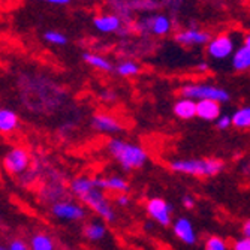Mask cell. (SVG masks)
I'll use <instances>...</instances> for the list:
<instances>
[{
    "mask_svg": "<svg viewBox=\"0 0 250 250\" xmlns=\"http://www.w3.org/2000/svg\"><path fill=\"white\" fill-rule=\"evenodd\" d=\"M108 151L126 171L143 168L146 162L148 161V154L141 146L127 143L120 138L109 140Z\"/></svg>",
    "mask_w": 250,
    "mask_h": 250,
    "instance_id": "obj_1",
    "label": "cell"
},
{
    "mask_svg": "<svg viewBox=\"0 0 250 250\" xmlns=\"http://www.w3.org/2000/svg\"><path fill=\"white\" fill-rule=\"evenodd\" d=\"M169 168L174 172L188 174L193 177H214L220 174L225 168V164L220 159H178L169 162Z\"/></svg>",
    "mask_w": 250,
    "mask_h": 250,
    "instance_id": "obj_2",
    "label": "cell"
},
{
    "mask_svg": "<svg viewBox=\"0 0 250 250\" xmlns=\"http://www.w3.org/2000/svg\"><path fill=\"white\" fill-rule=\"evenodd\" d=\"M181 96L192 101H216L219 104L229 102L231 96L228 90L210 84H186L181 88Z\"/></svg>",
    "mask_w": 250,
    "mask_h": 250,
    "instance_id": "obj_3",
    "label": "cell"
},
{
    "mask_svg": "<svg viewBox=\"0 0 250 250\" xmlns=\"http://www.w3.org/2000/svg\"><path fill=\"white\" fill-rule=\"evenodd\" d=\"M84 206H87L90 210H93L98 216H101L105 222H114L116 220V213L112 210L111 204L108 202L106 196L104 195L102 190L93 189L92 192H88L83 198H80Z\"/></svg>",
    "mask_w": 250,
    "mask_h": 250,
    "instance_id": "obj_4",
    "label": "cell"
},
{
    "mask_svg": "<svg viewBox=\"0 0 250 250\" xmlns=\"http://www.w3.org/2000/svg\"><path fill=\"white\" fill-rule=\"evenodd\" d=\"M235 51V42L228 33H220L214 36L207 45V54L214 60H225L234 56Z\"/></svg>",
    "mask_w": 250,
    "mask_h": 250,
    "instance_id": "obj_5",
    "label": "cell"
},
{
    "mask_svg": "<svg viewBox=\"0 0 250 250\" xmlns=\"http://www.w3.org/2000/svg\"><path fill=\"white\" fill-rule=\"evenodd\" d=\"M136 29L141 32L156 35V36H165L172 30V22L169 17L164 14H156L144 20H140V22L136 24Z\"/></svg>",
    "mask_w": 250,
    "mask_h": 250,
    "instance_id": "obj_6",
    "label": "cell"
},
{
    "mask_svg": "<svg viewBox=\"0 0 250 250\" xmlns=\"http://www.w3.org/2000/svg\"><path fill=\"white\" fill-rule=\"evenodd\" d=\"M3 165L5 169L14 175H20L22 172H26V169L30 165V156L27 150L21 148V147H14L11 148L3 159Z\"/></svg>",
    "mask_w": 250,
    "mask_h": 250,
    "instance_id": "obj_7",
    "label": "cell"
},
{
    "mask_svg": "<svg viewBox=\"0 0 250 250\" xmlns=\"http://www.w3.org/2000/svg\"><path fill=\"white\" fill-rule=\"evenodd\" d=\"M147 213L148 216L156 220L162 226H169L172 222V207L164 198H151L147 202Z\"/></svg>",
    "mask_w": 250,
    "mask_h": 250,
    "instance_id": "obj_8",
    "label": "cell"
},
{
    "mask_svg": "<svg viewBox=\"0 0 250 250\" xmlns=\"http://www.w3.org/2000/svg\"><path fill=\"white\" fill-rule=\"evenodd\" d=\"M51 213L62 220H81L85 217V210L72 201H59L51 207Z\"/></svg>",
    "mask_w": 250,
    "mask_h": 250,
    "instance_id": "obj_9",
    "label": "cell"
},
{
    "mask_svg": "<svg viewBox=\"0 0 250 250\" xmlns=\"http://www.w3.org/2000/svg\"><path fill=\"white\" fill-rule=\"evenodd\" d=\"M174 39L177 43L183 45V47H193V45H208L213 38L206 30L190 27V29L178 32Z\"/></svg>",
    "mask_w": 250,
    "mask_h": 250,
    "instance_id": "obj_10",
    "label": "cell"
},
{
    "mask_svg": "<svg viewBox=\"0 0 250 250\" xmlns=\"http://www.w3.org/2000/svg\"><path fill=\"white\" fill-rule=\"evenodd\" d=\"M92 127L101 133H119L123 130L122 123L105 112H98L92 117Z\"/></svg>",
    "mask_w": 250,
    "mask_h": 250,
    "instance_id": "obj_11",
    "label": "cell"
},
{
    "mask_svg": "<svg viewBox=\"0 0 250 250\" xmlns=\"http://www.w3.org/2000/svg\"><path fill=\"white\" fill-rule=\"evenodd\" d=\"M122 17L116 14H101L93 18V26L101 33H114L122 30Z\"/></svg>",
    "mask_w": 250,
    "mask_h": 250,
    "instance_id": "obj_12",
    "label": "cell"
},
{
    "mask_svg": "<svg viewBox=\"0 0 250 250\" xmlns=\"http://www.w3.org/2000/svg\"><path fill=\"white\" fill-rule=\"evenodd\" d=\"M172 231H174L175 237L180 241H183L185 244H195L198 240L192 222L186 217H178L177 220H174Z\"/></svg>",
    "mask_w": 250,
    "mask_h": 250,
    "instance_id": "obj_13",
    "label": "cell"
},
{
    "mask_svg": "<svg viewBox=\"0 0 250 250\" xmlns=\"http://www.w3.org/2000/svg\"><path fill=\"white\" fill-rule=\"evenodd\" d=\"M93 185L99 190H114L120 193H126L129 190V183L117 175H111L108 178H93Z\"/></svg>",
    "mask_w": 250,
    "mask_h": 250,
    "instance_id": "obj_14",
    "label": "cell"
},
{
    "mask_svg": "<svg viewBox=\"0 0 250 250\" xmlns=\"http://www.w3.org/2000/svg\"><path fill=\"white\" fill-rule=\"evenodd\" d=\"M196 117L206 122H216L220 117V104L216 101L196 102Z\"/></svg>",
    "mask_w": 250,
    "mask_h": 250,
    "instance_id": "obj_15",
    "label": "cell"
},
{
    "mask_svg": "<svg viewBox=\"0 0 250 250\" xmlns=\"http://www.w3.org/2000/svg\"><path fill=\"white\" fill-rule=\"evenodd\" d=\"M174 114L181 119V120H190L196 117V101L188 99V98H181L178 99L174 106H172Z\"/></svg>",
    "mask_w": 250,
    "mask_h": 250,
    "instance_id": "obj_16",
    "label": "cell"
},
{
    "mask_svg": "<svg viewBox=\"0 0 250 250\" xmlns=\"http://www.w3.org/2000/svg\"><path fill=\"white\" fill-rule=\"evenodd\" d=\"M232 62V67L238 72H244L250 69V50L244 45H241L240 48H237V51L234 53V56L231 57Z\"/></svg>",
    "mask_w": 250,
    "mask_h": 250,
    "instance_id": "obj_17",
    "label": "cell"
},
{
    "mask_svg": "<svg viewBox=\"0 0 250 250\" xmlns=\"http://www.w3.org/2000/svg\"><path fill=\"white\" fill-rule=\"evenodd\" d=\"M69 189L71 192L78 196V198H83L84 195H87L88 192H92L95 188L93 185V178H88V177H77L71 181L69 185Z\"/></svg>",
    "mask_w": 250,
    "mask_h": 250,
    "instance_id": "obj_18",
    "label": "cell"
},
{
    "mask_svg": "<svg viewBox=\"0 0 250 250\" xmlns=\"http://www.w3.org/2000/svg\"><path fill=\"white\" fill-rule=\"evenodd\" d=\"M18 127V116L12 109L3 108L0 111V132L11 133Z\"/></svg>",
    "mask_w": 250,
    "mask_h": 250,
    "instance_id": "obj_19",
    "label": "cell"
},
{
    "mask_svg": "<svg viewBox=\"0 0 250 250\" xmlns=\"http://www.w3.org/2000/svg\"><path fill=\"white\" fill-rule=\"evenodd\" d=\"M83 59L87 64L96 67L99 71H104V72H111L112 71V64L109 60H106L104 56L101 54H96V53H84L83 54Z\"/></svg>",
    "mask_w": 250,
    "mask_h": 250,
    "instance_id": "obj_20",
    "label": "cell"
},
{
    "mask_svg": "<svg viewBox=\"0 0 250 250\" xmlns=\"http://www.w3.org/2000/svg\"><path fill=\"white\" fill-rule=\"evenodd\" d=\"M232 126L237 129H250V105L238 108L232 114Z\"/></svg>",
    "mask_w": 250,
    "mask_h": 250,
    "instance_id": "obj_21",
    "label": "cell"
},
{
    "mask_svg": "<svg viewBox=\"0 0 250 250\" xmlns=\"http://www.w3.org/2000/svg\"><path fill=\"white\" fill-rule=\"evenodd\" d=\"M30 250H54V241L48 234H35L30 240Z\"/></svg>",
    "mask_w": 250,
    "mask_h": 250,
    "instance_id": "obj_22",
    "label": "cell"
},
{
    "mask_svg": "<svg viewBox=\"0 0 250 250\" xmlns=\"http://www.w3.org/2000/svg\"><path fill=\"white\" fill-rule=\"evenodd\" d=\"M84 235L92 241H99L106 235V226L99 222H92L84 228Z\"/></svg>",
    "mask_w": 250,
    "mask_h": 250,
    "instance_id": "obj_23",
    "label": "cell"
},
{
    "mask_svg": "<svg viewBox=\"0 0 250 250\" xmlns=\"http://www.w3.org/2000/svg\"><path fill=\"white\" fill-rule=\"evenodd\" d=\"M117 74L122 75V77H135V75H138L140 71H141V67L138 63H135L132 60H126V62H122L119 66H117Z\"/></svg>",
    "mask_w": 250,
    "mask_h": 250,
    "instance_id": "obj_24",
    "label": "cell"
},
{
    "mask_svg": "<svg viewBox=\"0 0 250 250\" xmlns=\"http://www.w3.org/2000/svg\"><path fill=\"white\" fill-rule=\"evenodd\" d=\"M43 39L47 41L51 45H59V47H63V45L67 43V38L64 36V33L57 32V30H48L43 33Z\"/></svg>",
    "mask_w": 250,
    "mask_h": 250,
    "instance_id": "obj_25",
    "label": "cell"
},
{
    "mask_svg": "<svg viewBox=\"0 0 250 250\" xmlns=\"http://www.w3.org/2000/svg\"><path fill=\"white\" fill-rule=\"evenodd\" d=\"M204 250H228V244L222 237H208L206 244H204Z\"/></svg>",
    "mask_w": 250,
    "mask_h": 250,
    "instance_id": "obj_26",
    "label": "cell"
},
{
    "mask_svg": "<svg viewBox=\"0 0 250 250\" xmlns=\"http://www.w3.org/2000/svg\"><path fill=\"white\" fill-rule=\"evenodd\" d=\"M232 126V116H220L216 120V127L220 130H226Z\"/></svg>",
    "mask_w": 250,
    "mask_h": 250,
    "instance_id": "obj_27",
    "label": "cell"
},
{
    "mask_svg": "<svg viewBox=\"0 0 250 250\" xmlns=\"http://www.w3.org/2000/svg\"><path fill=\"white\" fill-rule=\"evenodd\" d=\"M232 250H250V238L241 237L232 243Z\"/></svg>",
    "mask_w": 250,
    "mask_h": 250,
    "instance_id": "obj_28",
    "label": "cell"
},
{
    "mask_svg": "<svg viewBox=\"0 0 250 250\" xmlns=\"http://www.w3.org/2000/svg\"><path fill=\"white\" fill-rule=\"evenodd\" d=\"M9 250H30V246L24 240L17 238L9 243Z\"/></svg>",
    "mask_w": 250,
    "mask_h": 250,
    "instance_id": "obj_29",
    "label": "cell"
},
{
    "mask_svg": "<svg viewBox=\"0 0 250 250\" xmlns=\"http://www.w3.org/2000/svg\"><path fill=\"white\" fill-rule=\"evenodd\" d=\"M181 204H183V207H185V208H188V210H192V208L195 207L196 201H195V198H193L192 195L186 193L183 198H181Z\"/></svg>",
    "mask_w": 250,
    "mask_h": 250,
    "instance_id": "obj_30",
    "label": "cell"
},
{
    "mask_svg": "<svg viewBox=\"0 0 250 250\" xmlns=\"http://www.w3.org/2000/svg\"><path fill=\"white\" fill-rule=\"evenodd\" d=\"M116 201H117V206H120V207H126V206H129L130 198H129V195H127V193H120V195H117Z\"/></svg>",
    "mask_w": 250,
    "mask_h": 250,
    "instance_id": "obj_31",
    "label": "cell"
},
{
    "mask_svg": "<svg viewBox=\"0 0 250 250\" xmlns=\"http://www.w3.org/2000/svg\"><path fill=\"white\" fill-rule=\"evenodd\" d=\"M101 99L105 102H112V101H116V93L111 92V90H104L101 93Z\"/></svg>",
    "mask_w": 250,
    "mask_h": 250,
    "instance_id": "obj_32",
    "label": "cell"
},
{
    "mask_svg": "<svg viewBox=\"0 0 250 250\" xmlns=\"http://www.w3.org/2000/svg\"><path fill=\"white\" fill-rule=\"evenodd\" d=\"M241 232H243V237L250 238V219L244 220V223L241 226Z\"/></svg>",
    "mask_w": 250,
    "mask_h": 250,
    "instance_id": "obj_33",
    "label": "cell"
},
{
    "mask_svg": "<svg viewBox=\"0 0 250 250\" xmlns=\"http://www.w3.org/2000/svg\"><path fill=\"white\" fill-rule=\"evenodd\" d=\"M47 3L53 6H66V5H71V0H48Z\"/></svg>",
    "mask_w": 250,
    "mask_h": 250,
    "instance_id": "obj_34",
    "label": "cell"
},
{
    "mask_svg": "<svg viewBox=\"0 0 250 250\" xmlns=\"http://www.w3.org/2000/svg\"><path fill=\"white\" fill-rule=\"evenodd\" d=\"M208 67H210V66H208L207 62H201V63L196 66V69H198L199 72H206V71H208Z\"/></svg>",
    "mask_w": 250,
    "mask_h": 250,
    "instance_id": "obj_35",
    "label": "cell"
},
{
    "mask_svg": "<svg viewBox=\"0 0 250 250\" xmlns=\"http://www.w3.org/2000/svg\"><path fill=\"white\" fill-rule=\"evenodd\" d=\"M243 45L250 50V33H247V35L244 36V42H243Z\"/></svg>",
    "mask_w": 250,
    "mask_h": 250,
    "instance_id": "obj_36",
    "label": "cell"
},
{
    "mask_svg": "<svg viewBox=\"0 0 250 250\" xmlns=\"http://www.w3.org/2000/svg\"><path fill=\"white\" fill-rule=\"evenodd\" d=\"M243 171L250 177V164H249V165H244V167H243Z\"/></svg>",
    "mask_w": 250,
    "mask_h": 250,
    "instance_id": "obj_37",
    "label": "cell"
},
{
    "mask_svg": "<svg viewBox=\"0 0 250 250\" xmlns=\"http://www.w3.org/2000/svg\"><path fill=\"white\" fill-rule=\"evenodd\" d=\"M0 250H9V247H6V246H0Z\"/></svg>",
    "mask_w": 250,
    "mask_h": 250,
    "instance_id": "obj_38",
    "label": "cell"
}]
</instances>
